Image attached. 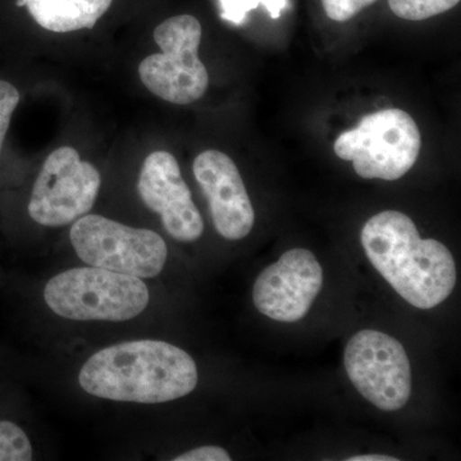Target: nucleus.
<instances>
[{"label":"nucleus","mask_w":461,"mask_h":461,"mask_svg":"<svg viewBox=\"0 0 461 461\" xmlns=\"http://www.w3.org/2000/svg\"><path fill=\"white\" fill-rule=\"evenodd\" d=\"M222 17L232 23H240L251 9L263 5L273 18L280 17L282 9L286 5V0H221Z\"/></svg>","instance_id":"obj_15"},{"label":"nucleus","mask_w":461,"mask_h":461,"mask_svg":"<svg viewBox=\"0 0 461 461\" xmlns=\"http://www.w3.org/2000/svg\"><path fill=\"white\" fill-rule=\"evenodd\" d=\"M102 177L95 166L72 147L56 149L47 158L30 196V218L45 227H60L89 213Z\"/></svg>","instance_id":"obj_7"},{"label":"nucleus","mask_w":461,"mask_h":461,"mask_svg":"<svg viewBox=\"0 0 461 461\" xmlns=\"http://www.w3.org/2000/svg\"><path fill=\"white\" fill-rule=\"evenodd\" d=\"M44 299L54 314L66 320L124 321L145 311L149 290L135 276L86 267L54 276Z\"/></svg>","instance_id":"obj_3"},{"label":"nucleus","mask_w":461,"mask_h":461,"mask_svg":"<svg viewBox=\"0 0 461 461\" xmlns=\"http://www.w3.org/2000/svg\"><path fill=\"white\" fill-rule=\"evenodd\" d=\"M139 195L173 239L194 242L204 232V221L181 175L177 159L168 151L149 154L139 176Z\"/></svg>","instance_id":"obj_10"},{"label":"nucleus","mask_w":461,"mask_h":461,"mask_svg":"<svg viewBox=\"0 0 461 461\" xmlns=\"http://www.w3.org/2000/svg\"><path fill=\"white\" fill-rule=\"evenodd\" d=\"M460 0H388L395 16L408 21H423L438 16L459 5Z\"/></svg>","instance_id":"obj_14"},{"label":"nucleus","mask_w":461,"mask_h":461,"mask_svg":"<svg viewBox=\"0 0 461 461\" xmlns=\"http://www.w3.org/2000/svg\"><path fill=\"white\" fill-rule=\"evenodd\" d=\"M348 461H397V457L388 456V455H357V456L348 457Z\"/></svg>","instance_id":"obj_19"},{"label":"nucleus","mask_w":461,"mask_h":461,"mask_svg":"<svg viewBox=\"0 0 461 461\" xmlns=\"http://www.w3.org/2000/svg\"><path fill=\"white\" fill-rule=\"evenodd\" d=\"M377 0H321L327 16L336 23H346Z\"/></svg>","instance_id":"obj_17"},{"label":"nucleus","mask_w":461,"mask_h":461,"mask_svg":"<svg viewBox=\"0 0 461 461\" xmlns=\"http://www.w3.org/2000/svg\"><path fill=\"white\" fill-rule=\"evenodd\" d=\"M69 239L83 262L139 278L157 277L168 257L165 240L154 230L133 229L98 214L76 220Z\"/></svg>","instance_id":"obj_6"},{"label":"nucleus","mask_w":461,"mask_h":461,"mask_svg":"<svg viewBox=\"0 0 461 461\" xmlns=\"http://www.w3.org/2000/svg\"><path fill=\"white\" fill-rule=\"evenodd\" d=\"M421 148V136L411 115L391 108L362 118L333 144L339 159L353 162L355 172L366 180L395 181L411 171Z\"/></svg>","instance_id":"obj_4"},{"label":"nucleus","mask_w":461,"mask_h":461,"mask_svg":"<svg viewBox=\"0 0 461 461\" xmlns=\"http://www.w3.org/2000/svg\"><path fill=\"white\" fill-rule=\"evenodd\" d=\"M198 368L186 351L156 339L122 342L103 348L78 375L83 390L113 402L162 403L189 395Z\"/></svg>","instance_id":"obj_1"},{"label":"nucleus","mask_w":461,"mask_h":461,"mask_svg":"<svg viewBox=\"0 0 461 461\" xmlns=\"http://www.w3.org/2000/svg\"><path fill=\"white\" fill-rule=\"evenodd\" d=\"M344 363L351 384L375 408L396 411L411 399V362L393 336L360 330L346 346Z\"/></svg>","instance_id":"obj_8"},{"label":"nucleus","mask_w":461,"mask_h":461,"mask_svg":"<svg viewBox=\"0 0 461 461\" xmlns=\"http://www.w3.org/2000/svg\"><path fill=\"white\" fill-rule=\"evenodd\" d=\"M360 240L369 262L409 304L429 311L453 293V254L437 240L421 239L408 215L375 214L364 224Z\"/></svg>","instance_id":"obj_2"},{"label":"nucleus","mask_w":461,"mask_h":461,"mask_svg":"<svg viewBox=\"0 0 461 461\" xmlns=\"http://www.w3.org/2000/svg\"><path fill=\"white\" fill-rule=\"evenodd\" d=\"M112 2L113 0H17V5H25L42 29L67 33L93 29Z\"/></svg>","instance_id":"obj_12"},{"label":"nucleus","mask_w":461,"mask_h":461,"mask_svg":"<svg viewBox=\"0 0 461 461\" xmlns=\"http://www.w3.org/2000/svg\"><path fill=\"white\" fill-rule=\"evenodd\" d=\"M159 53L139 65L141 83L158 98L176 105L198 102L208 90L209 75L199 58L202 25L198 18L180 14L154 30Z\"/></svg>","instance_id":"obj_5"},{"label":"nucleus","mask_w":461,"mask_h":461,"mask_svg":"<svg viewBox=\"0 0 461 461\" xmlns=\"http://www.w3.org/2000/svg\"><path fill=\"white\" fill-rule=\"evenodd\" d=\"M175 461H230V454L220 446H203L175 457Z\"/></svg>","instance_id":"obj_18"},{"label":"nucleus","mask_w":461,"mask_h":461,"mask_svg":"<svg viewBox=\"0 0 461 461\" xmlns=\"http://www.w3.org/2000/svg\"><path fill=\"white\" fill-rule=\"evenodd\" d=\"M21 95L17 87L7 81L0 80V153L7 136L12 115L20 104Z\"/></svg>","instance_id":"obj_16"},{"label":"nucleus","mask_w":461,"mask_h":461,"mask_svg":"<svg viewBox=\"0 0 461 461\" xmlns=\"http://www.w3.org/2000/svg\"><path fill=\"white\" fill-rule=\"evenodd\" d=\"M193 171L208 199L217 232L230 241L247 238L256 213L235 162L222 151L205 150L194 160Z\"/></svg>","instance_id":"obj_11"},{"label":"nucleus","mask_w":461,"mask_h":461,"mask_svg":"<svg viewBox=\"0 0 461 461\" xmlns=\"http://www.w3.org/2000/svg\"><path fill=\"white\" fill-rule=\"evenodd\" d=\"M321 286L323 269L314 254L293 249L258 276L254 304L273 321L294 323L308 314Z\"/></svg>","instance_id":"obj_9"},{"label":"nucleus","mask_w":461,"mask_h":461,"mask_svg":"<svg viewBox=\"0 0 461 461\" xmlns=\"http://www.w3.org/2000/svg\"><path fill=\"white\" fill-rule=\"evenodd\" d=\"M33 451L25 430L9 420H0V461H30Z\"/></svg>","instance_id":"obj_13"}]
</instances>
